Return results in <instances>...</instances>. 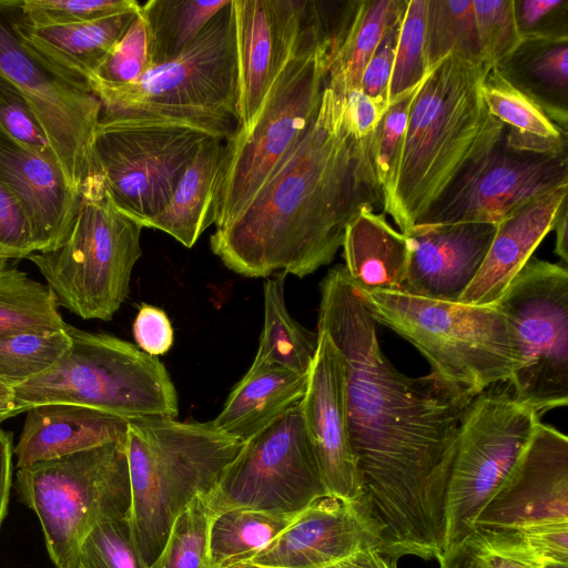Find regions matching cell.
<instances>
[{
  "label": "cell",
  "instance_id": "1",
  "mask_svg": "<svg viewBox=\"0 0 568 568\" xmlns=\"http://www.w3.org/2000/svg\"><path fill=\"white\" fill-rule=\"evenodd\" d=\"M320 292L317 331L331 337L345 365L357 477L352 504L385 557L437 559L458 429L476 394L433 372L400 373L344 265L327 272Z\"/></svg>",
  "mask_w": 568,
  "mask_h": 568
},
{
  "label": "cell",
  "instance_id": "2",
  "mask_svg": "<svg viewBox=\"0 0 568 568\" xmlns=\"http://www.w3.org/2000/svg\"><path fill=\"white\" fill-rule=\"evenodd\" d=\"M373 134L358 139L345 94L325 85L318 111L241 213L210 237L212 252L246 277H304L329 264L347 226L383 205Z\"/></svg>",
  "mask_w": 568,
  "mask_h": 568
},
{
  "label": "cell",
  "instance_id": "3",
  "mask_svg": "<svg viewBox=\"0 0 568 568\" xmlns=\"http://www.w3.org/2000/svg\"><path fill=\"white\" fill-rule=\"evenodd\" d=\"M481 68L449 54L432 69L413 101L396 179L384 211L402 233L450 185L478 153L493 145L505 124L481 95Z\"/></svg>",
  "mask_w": 568,
  "mask_h": 568
},
{
  "label": "cell",
  "instance_id": "4",
  "mask_svg": "<svg viewBox=\"0 0 568 568\" xmlns=\"http://www.w3.org/2000/svg\"><path fill=\"white\" fill-rule=\"evenodd\" d=\"M243 444L212 420H129L130 521L146 568L164 546L176 517L196 496L213 490Z\"/></svg>",
  "mask_w": 568,
  "mask_h": 568
},
{
  "label": "cell",
  "instance_id": "5",
  "mask_svg": "<svg viewBox=\"0 0 568 568\" xmlns=\"http://www.w3.org/2000/svg\"><path fill=\"white\" fill-rule=\"evenodd\" d=\"M320 4L313 1L301 41L247 132L225 140L214 225L231 223L302 138L315 118L331 55Z\"/></svg>",
  "mask_w": 568,
  "mask_h": 568
},
{
  "label": "cell",
  "instance_id": "6",
  "mask_svg": "<svg viewBox=\"0 0 568 568\" xmlns=\"http://www.w3.org/2000/svg\"><path fill=\"white\" fill-rule=\"evenodd\" d=\"M357 291L373 320L414 345L446 381L478 394L509 382L519 367L514 329L495 305Z\"/></svg>",
  "mask_w": 568,
  "mask_h": 568
},
{
  "label": "cell",
  "instance_id": "7",
  "mask_svg": "<svg viewBox=\"0 0 568 568\" xmlns=\"http://www.w3.org/2000/svg\"><path fill=\"white\" fill-rule=\"evenodd\" d=\"M64 329L71 343L58 362L12 389L17 408L69 403L126 420L178 416L175 386L156 356L108 334Z\"/></svg>",
  "mask_w": 568,
  "mask_h": 568
},
{
  "label": "cell",
  "instance_id": "8",
  "mask_svg": "<svg viewBox=\"0 0 568 568\" xmlns=\"http://www.w3.org/2000/svg\"><path fill=\"white\" fill-rule=\"evenodd\" d=\"M79 192L67 241L26 258L38 267L58 305L83 320L110 321L130 293L131 274L142 254V225L115 206L98 170Z\"/></svg>",
  "mask_w": 568,
  "mask_h": 568
},
{
  "label": "cell",
  "instance_id": "9",
  "mask_svg": "<svg viewBox=\"0 0 568 568\" xmlns=\"http://www.w3.org/2000/svg\"><path fill=\"white\" fill-rule=\"evenodd\" d=\"M101 113L158 116L203 125L227 140L237 124V62L232 0L176 58L135 83L98 91Z\"/></svg>",
  "mask_w": 568,
  "mask_h": 568
},
{
  "label": "cell",
  "instance_id": "10",
  "mask_svg": "<svg viewBox=\"0 0 568 568\" xmlns=\"http://www.w3.org/2000/svg\"><path fill=\"white\" fill-rule=\"evenodd\" d=\"M16 488L38 516L55 567L72 568L100 519L130 513L125 439L18 468Z\"/></svg>",
  "mask_w": 568,
  "mask_h": 568
},
{
  "label": "cell",
  "instance_id": "11",
  "mask_svg": "<svg viewBox=\"0 0 568 568\" xmlns=\"http://www.w3.org/2000/svg\"><path fill=\"white\" fill-rule=\"evenodd\" d=\"M212 138L221 136L190 121L101 113L93 154L115 206L144 227L164 209L186 166Z\"/></svg>",
  "mask_w": 568,
  "mask_h": 568
},
{
  "label": "cell",
  "instance_id": "12",
  "mask_svg": "<svg viewBox=\"0 0 568 568\" xmlns=\"http://www.w3.org/2000/svg\"><path fill=\"white\" fill-rule=\"evenodd\" d=\"M495 384L476 394L458 429L446 495L444 550L462 542L529 444L539 415L519 403L511 386Z\"/></svg>",
  "mask_w": 568,
  "mask_h": 568
},
{
  "label": "cell",
  "instance_id": "13",
  "mask_svg": "<svg viewBox=\"0 0 568 568\" xmlns=\"http://www.w3.org/2000/svg\"><path fill=\"white\" fill-rule=\"evenodd\" d=\"M509 321L520 364L514 397L538 415L568 404V270L531 256L495 304Z\"/></svg>",
  "mask_w": 568,
  "mask_h": 568
},
{
  "label": "cell",
  "instance_id": "14",
  "mask_svg": "<svg viewBox=\"0 0 568 568\" xmlns=\"http://www.w3.org/2000/svg\"><path fill=\"white\" fill-rule=\"evenodd\" d=\"M325 496L300 403L245 440L206 495L214 517L234 508L297 514Z\"/></svg>",
  "mask_w": 568,
  "mask_h": 568
},
{
  "label": "cell",
  "instance_id": "15",
  "mask_svg": "<svg viewBox=\"0 0 568 568\" xmlns=\"http://www.w3.org/2000/svg\"><path fill=\"white\" fill-rule=\"evenodd\" d=\"M506 125L478 153L415 225L497 224L514 209L568 185V152L540 153L510 145Z\"/></svg>",
  "mask_w": 568,
  "mask_h": 568
},
{
  "label": "cell",
  "instance_id": "16",
  "mask_svg": "<svg viewBox=\"0 0 568 568\" xmlns=\"http://www.w3.org/2000/svg\"><path fill=\"white\" fill-rule=\"evenodd\" d=\"M0 74L23 95L41 124L69 185L77 192L97 171L93 138L101 102L64 81L21 45L0 14Z\"/></svg>",
  "mask_w": 568,
  "mask_h": 568
},
{
  "label": "cell",
  "instance_id": "17",
  "mask_svg": "<svg viewBox=\"0 0 568 568\" xmlns=\"http://www.w3.org/2000/svg\"><path fill=\"white\" fill-rule=\"evenodd\" d=\"M312 0H232L237 62V130L247 132L294 54Z\"/></svg>",
  "mask_w": 568,
  "mask_h": 568
},
{
  "label": "cell",
  "instance_id": "18",
  "mask_svg": "<svg viewBox=\"0 0 568 568\" xmlns=\"http://www.w3.org/2000/svg\"><path fill=\"white\" fill-rule=\"evenodd\" d=\"M558 524H568V437L539 422L516 465L478 515L475 527Z\"/></svg>",
  "mask_w": 568,
  "mask_h": 568
},
{
  "label": "cell",
  "instance_id": "19",
  "mask_svg": "<svg viewBox=\"0 0 568 568\" xmlns=\"http://www.w3.org/2000/svg\"><path fill=\"white\" fill-rule=\"evenodd\" d=\"M327 495L353 503L357 477L352 449L344 359L331 337L317 331V349L300 402Z\"/></svg>",
  "mask_w": 568,
  "mask_h": 568
},
{
  "label": "cell",
  "instance_id": "20",
  "mask_svg": "<svg viewBox=\"0 0 568 568\" xmlns=\"http://www.w3.org/2000/svg\"><path fill=\"white\" fill-rule=\"evenodd\" d=\"M376 540L354 505L325 496L271 544L233 568H332Z\"/></svg>",
  "mask_w": 568,
  "mask_h": 568
},
{
  "label": "cell",
  "instance_id": "21",
  "mask_svg": "<svg viewBox=\"0 0 568 568\" xmlns=\"http://www.w3.org/2000/svg\"><path fill=\"white\" fill-rule=\"evenodd\" d=\"M495 232L493 223L413 226L403 233L408 260L402 293L459 302L477 275Z\"/></svg>",
  "mask_w": 568,
  "mask_h": 568
},
{
  "label": "cell",
  "instance_id": "22",
  "mask_svg": "<svg viewBox=\"0 0 568 568\" xmlns=\"http://www.w3.org/2000/svg\"><path fill=\"white\" fill-rule=\"evenodd\" d=\"M0 183L27 217L33 252L51 251L67 241L79 211L80 192L69 185L55 162L0 131Z\"/></svg>",
  "mask_w": 568,
  "mask_h": 568
},
{
  "label": "cell",
  "instance_id": "23",
  "mask_svg": "<svg viewBox=\"0 0 568 568\" xmlns=\"http://www.w3.org/2000/svg\"><path fill=\"white\" fill-rule=\"evenodd\" d=\"M567 194L568 185L557 187L514 209L496 224L485 260L459 298L460 303L490 306L498 302L514 276L554 229Z\"/></svg>",
  "mask_w": 568,
  "mask_h": 568
},
{
  "label": "cell",
  "instance_id": "24",
  "mask_svg": "<svg viewBox=\"0 0 568 568\" xmlns=\"http://www.w3.org/2000/svg\"><path fill=\"white\" fill-rule=\"evenodd\" d=\"M139 6L95 20L42 28L1 16L36 60L70 84L91 92V77L128 29Z\"/></svg>",
  "mask_w": 568,
  "mask_h": 568
},
{
  "label": "cell",
  "instance_id": "25",
  "mask_svg": "<svg viewBox=\"0 0 568 568\" xmlns=\"http://www.w3.org/2000/svg\"><path fill=\"white\" fill-rule=\"evenodd\" d=\"M13 449L17 469L125 439L129 420L82 405L32 406Z\"/></svg>",
  "mask_w": 568,
  "mask_h": 568
},
{
  "label": "cell",
  "instance_id": "26",
  "mask_svg": "<svg viewBox=\"0 0 568 568\" xmlns=\"http://www.w3.org/2000/svg\"><path fill=\"white\" fill-rule=\"evenodd\" d=\"M307 379L308 375L283 367L252 363L212 423L245 442L298 404Z\"/></svg>",
  "mask_w": 568,
  "mask_h": 568
},
{
  "label": "cell",
  "instance_id": "27",
  "mask_svg": "<svg viewBox=\"0 0 568 568\" xmlns=\"http://www.w3.org/2000/svg\"><path fill=\"white\" fill-rule=\"evenodd\" d=\"M224 154L225 140L212 138L206 141L186 166L164 209L144 227L165 232L184 246L192 247L214 224Z\"/></svg>",
  "mask_w": 568,
  "mask_h": 568
},
{
  "label": "cell",
  "instance_id": "28",
  "mask_svg": "<svg viewBox=\"0 0 568 568\" xmlns=\"http://www.w3.org/2000/svg\"><path fill=\"white\" fill-rule=\"evenodd\" d=\"M345 268L359 290L402 292L408 245L384 214L364 210L347 226L342 244Z\"/></svg>",
  "mask_w": 568,
  "mask_h": 568
},
{
  "label": "cell",
  "instance_id": "29",
  "mask_svg": "<svg viewBox=\"0 0 568 568\" xmlns=\"http://www.w3.org/2000/svg\"><path fill=\"white\" fill-rule=\"evenodd\" d=\"M568 38H523L495 69L560 129H568Z\"/></svg>",
  "mask_w": 568,
  "mask_h": 568
},
{
  "label": "cell",
  "instance_id": "30",
  "mask_svg": "<svg viewBox=\"0 0 568 568\" xmlns=\"http://www.w3.org/2000/svg\"><path fill=\"white\" fill-rule=\"evenodd\" d=\"M408 0H358L354 14L329 57L326 85L346 94L361 90L366 64L388 26Z\"/></svg>",
  "mask_w": 568,
  "mask_h": 568
},
{
  "label": "cell",
  "instance_id": "31",
  "mask_svg": "<svg viewBox=\"0 0 568 568\" xmlns=\"http://www.w3.org/2000/svg\"><path fill=\"white\" fill-rule=\"evenodd\" d=\"M286 275L278 272L264 281V324L253 364L308 375L317 349V333L306 329L290 315L284 298Z\"/></svg>",
  "mask_w": 568,
  "mask_h": 568
},
{
  "label": "cell",
  "instance_id": "32",
  "mask_svg": "<svg viewBox=\"0 0 568 568\" xmlns=\"http://www.w3.org/2000/svg\"><path fill=\"white\" fill-rule=\"evenodd\" d=\"M300 515L234 508L212 520L210 551L217 568H233L271 544Z\"/></svg>",
  "mask_w": 568,
  "mask_h": 568
},
{
  "label": "cell",
  "instance_id": "33",
  "mask_svg": "<svg viewBox=\"0 0 568 568\" xmlns=\"http://www.w3.org/2000/svg\"><path fill=\"white\" fill-rule=\"evenodd\" d=\"M231 0H151L140 4L151 41L153 67L173 60Z\"/></svg>",
  "mask_w": 568,
  "mask_h": 568
},
{
  "label": "cell",
  "instance_id": "34",
  "mask_svg": "<svg viewBox=\"0 0 568 568\" xmlns=\"http://www.w3.org/2000/svg\"><path fill=\"white\" fill-rule=\"evenodd\" d=\"M65 322L55 296L26 272L0 273V336L28 331H61Z\"/></svg>",
  "mask_w": 568,
  "mask_h": 568
},
{
  "label": "cell",
  "instance_id": "35",
  "mask_svg": "<svg viewBox=\"0 0 568 568\" xmlns=\"http://www.w3.org/2000/svg\"><path fill=\"white\" fill-rule=\"evenodd\" d=\"M425 40L428 72L449 54L483 69L473 0H427Z\"/></svg>",
  "mask_w": 568,
  "mask_h": 568
},
{
  "label": "cell",
  "instance_id": "36",
  "mask_svg": "<svg viewBox=\"0 0 568 568\" xmlns=\"http://www.w3.org/2000/svg\"><path fill=\"white\" fill-rule=\"evenodd\" d=\"M65 329L0 336V383L13 389L54 365L70 346Z\"/></svg>",
  "mask_w": 568,
  "mask_h": 568
},
{
  "label": "cell",
  "instance_id": "37",
  "mask_svg": "<svg viewBox=\"0 0 568 568\" xmlns=\"http://www.w3.org/2000/svg\"><path fill=\"white\" fill-rule=\"evenodd\" d=\"M213 518L206 495L196 496L176 517L164 546L148 568H217L210 551Z\"/></svg>",
  "mask_w": 568,
  "mask_h": 568
},
{
  "label": "cell",
  "instance_id": "38",
  "mask_svg": "<svg viewBox=\"0 0 568 568\" xmlns=\"http://www.w3.org/2000/svg\"><path fill=\"white\" fill-rule=\"evenodd\" d=\"M481 95L491 116L521 134L548 140L567 139V132L555 124L526 94L508 83L494 68L481 81Z\"/></svg>",
  "mask_w": 568,
  "mask_h": 568
},
{
  "label": "cell",
  "instance_id": "39",
  "mask_svg": "<svg viewBox=\"0 0 568 568\" xmlns=\"http://www.w3.org/2000/svg\"><path fill=\"white\" fill-rule=\"evenodd\" d=\"M134 0H0L7 20L33 28L95 20L132 9Z\"/></svg>",
  "mask_w": 568,
  "mask_h": 568
},
{
  "label": "cell",
  "instance_id": "40",
  "mask_svg": "<svg viewBox=\"0 0 568 568\" xmlns=\"http://www.w3.org/2000/svg\"><path fill=\"white\" fill-rule=\"evenodd\" d=\"M152 67L150 34L139 6L128 29L91 77L90 91L95 94L135 83Z\"/></svg>",
  "mask_w": 568,
  "mask_h": 568
},
{
  "label": "cell",
  "instance_id": "41",
  "mask_svg": "<svg viewBox=\"0 0 568 568\" xmlns=\"http://www.w3.org/2000/svg\"><path fill=\"white\" fill-rule=\"evenodd\" d=\"M72 568H146L133 537L130 513L100 519L82 540Z\"/></svg>",
  "mask_w": 568,
  "mask_h": 568
},
{
  "label": "cell",
  "instance_id": "42",
  "mask_svg": "<svg viewBox=\"0 0 568 568\" xmlns=\"http://www.w3.org/2000/svg\"><path fill=\"white\" fill-rule=\"evenodd\" d=\"M426 9L427 0L407 1L389 82V104L418 88L428 74Z\"/></svg>",
  "mask_w": 568,
  "mask_h": 568
},
{
  "label": "cell",
  "instance_id": "43",
  "mask_svg": "<svg viewBox=\"0 0 568 568\" xmlns=\"http://www.w3.org/2000/svg\"><path fill=\"white\" fill-rule=\"evenodd\" d=\"M494 549L537 562H568V524L520 527L477 528Z\"/></svg>",
  "mask_w": 568,
  "mask_h": 568
},
{
  "label": "cell",
  "instance_id": "44",
  "mask_svg": "<svg viewBox=\"0 0 568 568\" xmlns=\"http://www.w3.org/2000/svg\"><path fill=\"white\" fill-rule=\"evenodd\" d=\"M483 70L487 74L523 40L513 0H473Z\"/></svg>",
  "mask_w": 568,
  "mask_h": 568
},
{
  "label": "cell",
  "instance_id": "45",
  "mask_svg": "<svg viewBox=\"0 0 568 568\" xmlns=\"http://www.w3.org/2000/svg\"><path fill=\"white\" fill-rule=\"evenodd\" d=\"M419 87L390 103L373 133V162L383 201L389 195L396 179L409 111Z\"/></svg>",
  "mask_w": 568,
  "mask_h": 568
},
{
  "label": "cell",
  "instance_id": "46",
  "mask_svg": "<svg viewBox=\"0 0 568 568\" xmlns=\"http://www.w3.org/2000/svg\"><path fill=\"white\" fill-rule=\"evenodd\" d=\"M0 131L19 145L59 165L53 149L28 102L16 87L1 74Z\"/></svg>",
  "mask_w": 568,
  "mask_h": 568
},
{
  "label": "cell",
  "instance_id": "47",
  "mask_svg": "<svg viewBox=\"0 0 568 568\" xmlns=\"http://www.w3.org/2000/svg\"><path fill=\"white\" fill-rule=\"evenodd\" d=\"M521 38H568V0H513Z\"/></svg>",
  "mask_w": 568,
  "mask_h": 568
},
{
  "label": "cell",
  "instance_id": "48",
  "mask_svg": "<svg viewBox=\"0 0 568 568\" xmlns=\"http://www.w3.org/2000/svg\"><path fill=\"white\" fill-rule=\"evenodd\" d=\"M439 568H540V564L494 549L475 530L437 558Z\"/></svg>",
  "mask_w": 568,
  "mask_h": 568
},
{
  "label": "cell",
  "instance_id": "49",
  "mask_svg": "<svg viewBox=\"0 0 568 568\" xmlns=\"http://www.w3.org/2000/svg\"><path fill=\"white\" fill-rule=\"evenodd\" d=\"M404 14L388 26L362 77L361 90L386 110L389 106V82Z\"/></svg>",
  "mask_w": 568,
  "mask_h": 568
},
{
  "label": "cell",
  "instance_id": "50",
  "mask_svg": "<svg viewBox=\"0 0 568 568\" xmlns=\"http://www.w3.org/2000/svg\"><path fill=\"white\" fill-rule=\"evenodd\" d=\"M0 248L10 258L33 253L27 217L14 196L0 183Z\"/></svg>",
  "mask_w": 568,
  "mask_h": 568
},
{
  "label": "cell",
  "instance_id": "51",
  "mask_svg": "<svg viewBox=\"0 0 568 568\" xmlns=\"http://www.w3.org/2000/svg\"><path fill=\"white\" fill-rule=\"evenodd\" d=\"M133 337L141 351L158 356L170 351L174 335L166 314L155 306L143 304L133 322Z\"/></svg>",
  "mask_w": 568,
  "mask_h": 568
},
{
  "label": "cell",
  "instance_id": "52",
  "mask_svg": "<svg viewBox=\"0 0 568 568\" xmlns=\"http://www.w3.org/2000/svg\"><path fill=\"white\" fill-rule=\"evenodd\" d=\"M345 106L349 128L358 139L372 135L387 111L362 90L347 92Z\"/></svg>",
  "mask_w": 568,
  "mask_h": 568
},
{
  "label": "cell",
  "instance_id": "53",
  "mask_svg": "<svg viewBox=\"0 0 568 568\" xmlns=\"http://www.w3.org/2000/svg\"><path fill=\"white\" fill-rule=\"evenodd\" d=\"M12 434L0 424V527L7 514L12 475Z\"/></svg>",
  "mask_w": 568,
  "mask_h": 568
},
{
  "label": "cell",
  "instance_id": "54",
  "mask_svg": "<svg viewBox=\"0 0 568 568\" xmlns=\"http://www.w3.org/2000/svg\"><path fill=\"white\" fill-rule=\"evenodd\" d=\"M332 568H397V561L385 557L374 547H365Z\"/></svg>",
  "mask_w": 568,
  "mask_h": 568
},
{
  "label": "cell",
  "instance_id": "55",
  "mask_svg": "<svg viewBox=\"0 0 568 568\" xmlns=\"http://www.w3.org/2000/svg\"><path fill=\"white\" fill-rule=\"evenodd\" d=\"M556 232L555 253L562 261L564 265L568 263V205L567 200L562 202L555 221Z\"/></svg>",
  "mask_w": 568,
  "mask_h": 568
},
{
  "label": "cell",
  "instance_id": "56",
  "mask_svg": "<svg viewBox=\"0 0 568 568\" xmlns=\"http://www.w3.org/2000/svg\"><path fill=\"white\" fill-rule=\"evenodd\" d=\"M20 413H23V412L13 405L12 398H1L0 397V424L4 419L13 417Z\"/></svg>",
  "mask_w": 568,
  "mask_h": 568
},
{
  "label": "cell",
  "instance_id": "57",
  "mask_svg": "<svg viewBox=\"0 0 568 568\" xmlns=\"http://www.w3.org/2000/svg\"><path fill=\"white\" fill-rule=\"evenodd\" d=\"M10 256L0 248V273L8 268V262L10 261Z\"/></svg>",
  "mask_w": 568,
  "mask_h": 568
},
{
  "label": "cell",
  "instance_id": "58",
  "mask_svg": "<svg viewBox=\"0 0 568 568\" xmlns=\"http://www.w3.org/2000/svg\"><path fill=\"white\" fill-rule=\"evenodd\" d=\"M540 568H568V562L545 561L541 564Z\"/></svg>",
  "mask_w": 568,
  "mask_h": 568
},
{
  "label": "cell",
  "instance_id": "59",
  "mask_svg": "<svg viewBox=\"0 0 568 568\" xmlns=\"http://www.w3.org/2000/svg\"><path fill=\"white\" fill-rule=\"evenodd\" d=\"M0 397L12 398V389L0 383Z\"/></svg>",
  "mask_w": 568,
  "mask_h": 568
}]
</instances>
